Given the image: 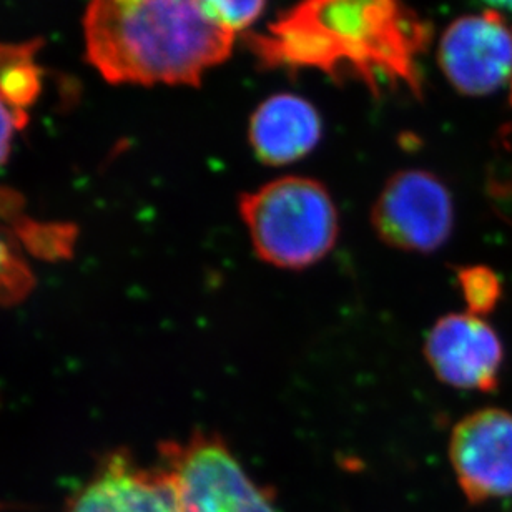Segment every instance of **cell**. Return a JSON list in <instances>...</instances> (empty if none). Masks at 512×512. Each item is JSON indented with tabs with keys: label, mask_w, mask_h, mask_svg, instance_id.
<instances>
[{
	"label": "cell",
	"mask_w": 512,
	"mask_h": 512,
	"mask_svg": "<svg viewBox=\"0 0 512 512\" xmlns=\"http://www.w3.org/2000/svg\"><path fill=\"white\" fill-rule=\"evenodd\" d=\"M429 39L428 22L404 0H300L247 44L263 69L316 70L375 94L391 85L421 97Z\"/></svg>",
	"instance_id": "cell-1"
},
{
	"label": "cell",
	"mask_w": 512,
	"mask_h": 512,
	"mask_svg": "<svg viewBox=\"0 0 512 512\" xmlns=\"http://www.w3.org/2000/svg\"><path fill=\"white\" fill-rule=\"evenodd\" d=\"M85 55L114 85L202 84L230 57L235 35L197 0H89Z\"/></svg>",
	"instance_id": "cell-2"
},
{
	"label": "cell",
	"mask_w": 512,
	"mask_h": 512,
	"mask_svg": "<svg viewBox=\"0 0 512 512\" xmlns=\"http://www.w3.org/2000/svg\"><path fill=\"white\" fill-rule=\"evenodd\" d=\"M238 212L255 255L278 270H306L325 260L340 237L330 190L310 177H281L245 192Z\"/></svg>",
	"instance_id": "cell-3"
},
{
	"label": "cell",
	"mask_w": 512,
	"mask_h": 512,
	"mask_svg": "<svg viewBox=\"0 0 512 512\" xmlns=\"http://www.w3.org/2000/svg\"><path fill=\"white\" fill-rule=\"evenodd\" d=\"M160 468L172 479L182 512H278L218 433L195 431L160 446Z\"/></svg>",
	"instance_id": "cell-4"
},
{
	"label": "cell",
	"mask_w": 512,
	"mask_h": 512,
	"mask_svg": "<svg viewBox=\"0 0 512 512\" xmlns=\"http://www.w3.org/2000/svg\"><path fill=\"white\" fill-rule=\"evenodd\" d=\"M454 218V198L448 185L421 168L393 173L371 208V225L384 245L421 255L448 243Z\"/></svg>",
	"instance_id": "cell-5"
},
{
	"label": "cell",
	"mask_w": 512,
	"mask_h": 512,
	"mask_svg": "<svg viewBox=\"0 0 512 512\" xmlns=\"http://www.w3.org/2000/svg\"><path fill=\"white\" fill-rule=\"evenodd\" d=\"M439 67L464 97H488L512 79V22L499 10L459 17L444 30Z\"/></svg>",
	"instance_id": "cell-6"
},
{
	"label": "cell",
	"mask_w": 512,
	"mask_h": 512,
	"mask_svg": "<svg viewBox=\"0 0 512 512\" xmlns=\"http://www.w3.org/2000/svg\"><path fill=\"white\" fill-rule=\"evenodd\" d=\"M449 461L471 504L512 496V413L486 408L453 428Z\"/></svg>",
	"instance_id": "cell-7"
},
{
	"label": "cell",
	"mask_w": 512,
	"mask_h": 512,
	"mask_svg": "<svg viewBox=\"0 0 512 512\" xmlns=\"http://www.w3.org/2000/svg\"><path fill=\"white\" fill-rule=\"evenodd\" d=\"M424 356L434 376L451 388L481 393L498 389L504 363L503 341L483 316H441L426 336Z\"/></svg>",
	"instance_id": "cell-8"
},
{
	"label": "cell",
	"mask_w": 512,
	"mask_h": 512,
	"mask_svg": "<svg viewBox=\"0 0 512 512\" xmlns=\"http://www.w3.org/2000/svg\"><path fill=\"white\" fill-rule=\"evenodd\" d=\"M62 512H182L162 468L138 466L127 451L110 454Z\"/></svg>",
	"instance_id": "cell-9"
},
{
	"label": "cell",
	"mask_w": 512,
	"mask_h": 512,
	"mask_svg": "<svg viewBox=\"0 0 512 512\" xmlns=\"http://www.w3.org/2000/svg\"><path fill=\"white\" fill-rule=\"evenodd\" d=\"M323 137V120L315 105L296 94L263 100L248 125V142L256 160L283 167L310 155Z\"/></svg>",
	"instance_id": "cell-10"
},
{
	"label": "cell",
	"mask_w": 512,
	"mask_h": 512,
	"mask_svg": "<svg viewBox=\"0 0 512 512\" xmlns=\"http://www.w3.org/2000/svg\"><path fill=\"white\" fill-rule=\"evenodd\" d=\"M40 47L42 40L0 42V99L20 114H27L42 92V69L35 59Z\"/></svg>",
	"instance_id": "cell-11"
},
{
	"label": "cell",
	"mask_w": 512,
	"mask_h": 512,
	"mask_svg": "<svg viewBox=\"0 0 512 512\" xmlns=\"http://www.w3.org/2000/svg\"><path fill=\"white\" fill-rule=\"evenodd\" d=\"M458 286L468 313L484 316L496 310L503 298V283L489 266L471 265L458 268Z\"/></svg>",
	"instance_id": "cell-12"
},
{
	"label": "cell",
	"mask_w": 512,
	"mask_h": 512,
	"mask_svg": "<svg viewBox=\"0 0 512 512\" xmlns=\"http://www.w3.org/2000/svg\"><path fill=\"white\" fill-rule=\"evenodd\" d=\"M208 19L230 34L247 30L263 14L270 0H197Z\"/></svg>",
	"instance_id": "cell-13"
},
{
	"label": "cell",
	"mask_w": 512,
	"mask_h": 512,
	"mask_svg": "<svg viewBox=\"0 0 512 512\" xmlns=\"http://www.w3.org/2000/svg\"><path fill=\"white\" fill-rule=\"evenodd\" d=\"M29 122V115L20 114L0 99V167H4L12 152L15 132H19Z\"/></svg>",
	"instance_id": "cell-14"
},
{
	"label": "cell",
	"mask_w": 512,
	"mask_h": 512,
	"mask_svg": "<svg viewBox=\"0 0 512 512\" xmlns=\"http://www.w3.org/2000/svg\"><path fill=\"white\" fill-rule=\"evenodd\" d=\"M484 4L491 5L503 14H512V0H481Z\"/></svg>",
	"instance_id": "cell-15"
}]
</instances>
